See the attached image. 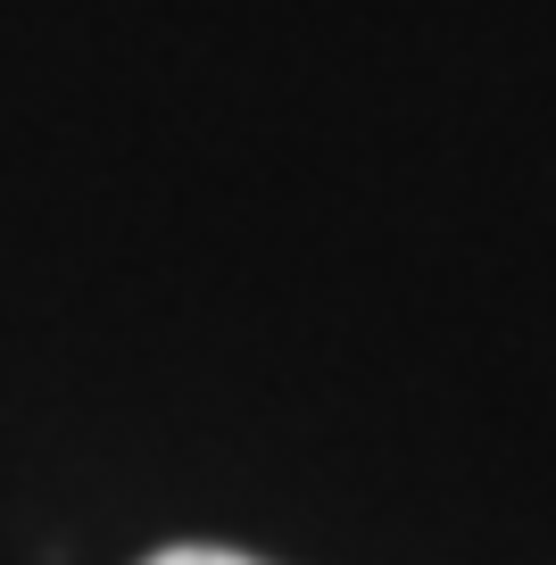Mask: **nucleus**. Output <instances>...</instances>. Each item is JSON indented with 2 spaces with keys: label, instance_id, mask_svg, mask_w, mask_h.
Wrapping results in <instances>:
<instances>
[{
  "label": "nucleus",
  "instance_id": "1",
  "mask_svg": "<svg viewBox=\"0 0 556 565\" xmlns=\"http://www.w3.org/2000/svg\"><path fill=\"white\" fill-rule=\"evenodd\" d=\"M150 565H258V557H233V548H158Z\"/></svg>",
  "mask_w": 556,
  "mask_h": 565
}]
</instances>
